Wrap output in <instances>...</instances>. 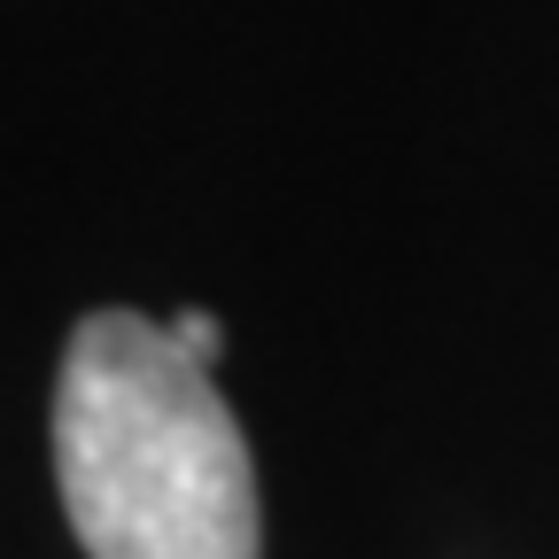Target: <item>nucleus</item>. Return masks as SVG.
Instances as JSON below:
<instances>
[{"mask_svg": "<svg viewBox=\"0 0 559 559\" xmlns=\"http://www.w3.org/2000/svg\"><path fill=\"white\" fill-rule=\"evenodd\" d=\"M55 481L94 559H257V474L194 349L94 311L55 381Z\"/></svg>", "mask_w": 559, "mask_h": 559, "instance_id": "obj_1", "label": "nucleus"}, {"mask_svg": "<svg viewBox=\"0 0 559 559\" xmlns=\"http://www.w3.org/2000/svg\"><path fill=\"white\" fill-rule=\"evenodd\" d=\"M164 326L179 334V349H194V358H202V366H210V358H218V349H226V326H218V319H210V311H171Z\"/></svg>", "mask_w": 559, "mask_h": 559, "instance_id": "obj_2", "label": "nucleus"}]
</instances>
